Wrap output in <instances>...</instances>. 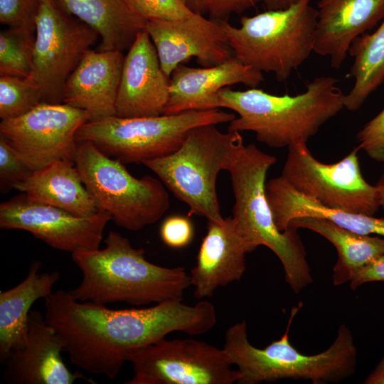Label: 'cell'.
<instances>
[{
  "instance_id": "ab89813d",
  "label": "cell",
  "mask_w": 384,
  "mask_h": 384,
  "mask_svg": "<svg viewBox=\"0 0 384 384\" xmlns=\"http://www.w3.org/2000/svg\"><path fill=\"white\" fill-rule=\"evenodd\" d=\"M378 188L380 208H384V174H383L375 185Z\"/></svg>"
},
{
  "instance_id": "7a4b0ae2",
  "label": "cell",
  "mask_w": 384,
  "mask_h": 384,
  "mask_svg": "<svg viewBox=\"0 0 384 384\" xmlns=\"http://www.w3.org/2000/svg\"><path fill=\"white\" fill-rule=\"evenodd\" d=\"M102 249L81 250L72 259L82 273L79 285L70 291L81 302H125L134 306L182 301L190 287V274L183 267H167L145 257L126 237L109 231Z\"/></svg>"
},
{
  "instance_id": "3957f363",
  "label": "cell",
  "mask_w": 384,
  "mask_h": 384,
  "mask_svg": "<svg viewBox=\"0 0 384 384\" xmlns=\"http://www.w3.org/2000/svg\"><path fill=\"white\" fill-rule=\"evenodd\" d=\"M332 76H320L296 95H276L257 87L218 94V107L236 112L228 130L252 132L259 142L271 148L307 142L330 119L344 108L345 94Z\"/></svg>"
},
{
  "instance_id": "836d02e7",
  "label": "cell",
  "mask_w": 384,
  "mask_h": 384,
  "mask_svg": "<svg viewBox=\"0 0 384 384\" xmlns=\"http://www.w3.org/2000/svg\"><path fill=\"white\" fill-rule=\"evenodd\" d=\"M194 228L191 221L186 217L174 215L166 218L160 228L162 242L171 248H182L193 240Z\"/></svg>"
},
{
  "instance_id": "7402d4cb",
  "label": "cell",
  "mask_w": 384,
  "mask_h": 384,
  "mask_svg": "<svg viewBox=\"0 0 384 384\" xmlns=\"http://www.w3.org/2000/svg\"><path fill=\"white\" fill-rule=\"evenodd\" d=\"M266 194L278 229H288L289 223L299 217L327 219L350 231L384 237V218L324 206L295 190L281 176L266 182Z\"/></svg>"
},
{
  "instance_id": "8992f818",
  "label": "cell",
  "mask_w": 384,
  "mask_h": 384,
  "mask_svg": "<svg viewBox=\"0 0 384 384\" xmlns=\"http://www.w3.org/2000/svg\"><path fill=\"white\" fill-rule=\"evenodd\" d=\"M244 144L239 132H223L215 124L201 125L188 132L175 151L143 164L188 206L189 215L221 222L217 178L220 171L229 170Z\"/></svg>"
},
{
  "instance_id": "e575fe53",
  "label": "cell",
  "mask_w": 384,
  "mask_h": 384,
  "mask_svg": "<svg viewBox=\"0 0 384 384\" xmlns=\"http://www.w3.org/2000/svg\"><path fill=\"white\" fill-rule=\"evenodd\" d=\"M263 0H210L208 14L213 19L226 21L230 14H240Z\"/></svg>"
},
{
  "instance_id": "5bb4252c",
  "label": "cell",
  "mask_w": 384,
  "mask_h": 384,
  "mask_svg": "<svg viewBox=\"0 0 384 384\" xmlns=\"http://www.w3.org/2000/svg\"><path fill=\"white\" fill-rule=\"evenodd\" d=\"M112 216L100 210L90 217L75 215L34 201L22 193L0 204V228L31 233L51 247L73 253L100 248Z\"/></svg>"
},
{
  "instance_id": "e0dca14e",
  "label": "cell",
  "mask_w": 384,
  "mask_h": 384,
  "mask_svg": "<svg viewBox=\"0 0 384 384\" xmlns=\"http://www.w3.org/2000/svg\"><path fill=\"white\" fill-rule=\"evenodd\" d=\"M63 343L39 311H31L24 342L13 349L4 364L10 384H72L82 378L63 360Z\"/></svg>"
},
{
  "instance_id": "ffe728a7",
  "label": "cell",
  "mask_w": 384,
  "mask_h": 384,
  "mask_svg": "<svg viewBox=\"0 0 384 384\" xmlns=\"http://www.w3.org/2000/svg\"><path fill=\"white\" fill-rule=\"evenodd\" d=\"M314 53L340 68L353 42L384 18V0H316Z\"/></svg>"
},
{
  "instance_id": "74e56055",
  "label": "cell",
  "mask_w": 384,
  "mask_h": 384,
  "mask_svg": "<svg viewBox=\"0 0 384 384\" xmlns=\"http://www.w3.org/2000/svg\"><path fill=\"white\" fill-rule=\"evenodd\" d=\"M187 7L194 14L208 13L210 0H183Z\"/></svg>"
},
{
  "instance_id": "f546056e",
  "label": "cell",
  "mask_w": 384,
  "mask_h": 384,
  "mask_svg": "<svg viewBox=\"0 0 384 384\" xmlns=\"http://www.w3.org/2000/svg\"><path fill=\"white\" fill-rule=\"evenodd\" d=\"M40 0H0V22L35 36Z\"/></svg>"
},
{
  "instance_id": "9a60e30c",
  "label": "cell",
  "mask_w": 384,
  "mask_h": 384,
  "mask_svg": "<svg viewBox=\"0 0 384 384\" xmlns=\"http://www.w3.org/2000/svg\"><path fill=\"white\" fill-rule=\"evenodd\" d=\"M144 29L169 77L176 67L191 58L207 67L233 56L220 21L208 19L201 14H193L176 20L149 21Z\"/></svg>"
},
{
  "instance_id": "ba28073f",
  "label": "cell",
  "mask_w": 384,
  "mask_h": 384,
  "mask_svg": "<svg viewBox=\"0 0 384 384\" xmlns=\"http://www.w3.org/2000/svg\"><path fill=\"white\" fill-rule=\"evenodd\" d=\"M235 117L233 112L220 109L154 117L112 116L85 123L76 134V141L90 142L123 164H144L175 151L193 128L230 123Z\"/></svg>"
},
{
  "instance_id": "9c48e42d",
  "label": "cell",
  "mask_w": 384,
  "mask_h": 384,
  "mask_svg": "<svg viewBox=\"0 0 384 384\" xmlns=\"http://www.w3.org/2000/svg\"><path fill=\"white\" fill-rule=\"evenodd\" d=\"M75 165L100 210L115 223L137 231L159 220L170 206L167 188L158 178H136L124 164L100 151L90 142H78Z\"/></svg>"
},
{
  "instance_id": "d6986e66",
  "label": "cell",
  "mask_w": 384,
  "mask_h": 384,
  "mask_svg": "<svg viewBox=\"0 0 384 384\" xmlns=\"http://www.w3.org/2000/svg\"><path fill=\"white\" fill-rule=\"evenodd\" d=\"M251 252L232 217L221 222L207 220L206 233L189 274L194 297H212L218 288L240 280L246 269V254Z\"/></svg>"
},
{
  "instance_id": "4316f807",
  "label": "cell",
  "mask_w": 384,
  "mask_h": 384,
  "mask_svg": "<svg viewBox=\"0 0 384 384\" xmlns=\"http://www.w3.org/2000/svg\"><path fill=\"white\" fill-rule=\"evenodd\" d=\"M348 54L353 58L350 75L354 83L345 95L344 107L353 112L384 82V18L374 32L358 37Z\"/></svg>"
},
{
  "instance_id": "d6a6232c",
  "label": "cell",
  "mask_w": 384,
  "mask_h": 384,
  "mask_svg": "<svg viewBox=\"0 0 384 384\" xmlns=\"http://www.w3.org/2000/svg\"><path fill=\"white\" fill-rule=\"evenodd\" d=\"M358 150L372 159L384 162V109L368 122L356 135Z\"/></svg>"
},
{
  "instance_id": "603a6c76",
  "label": "cell",
  "mask_w": 384,
  "mask_h": 384,
  "mask_svg": "<svg viewBox=\"0 0 384 384\" xmlns=\"http://www.w3.org/2000/svg\"><path fill=\"white\" fill-rule=\"evenodd\" d=\"M14 188L30 199L57 207L75 215L90 217L100 211L83 183L75 161L60 160L34 171Z\"/></svg>"
},
{
  "instance_id": "30bf717a",
  "label": "cell",
  "mask_w": 384,
  "mask_h": 384,
  "mask_svg": "<svg viewBox=\"0 0 384 384\" xmlns=\"http://www.w3.org/2000/svg\"><path fill=\"white\" fill-rule=\"evenodd\" d=\"M306 142L287 147L281 176L299 193L326 207L373 215L379 209L376 186L368 183L360 168L356 147L333 164L317 160Z\"/></svg>"
},
{
  "instance_id": "1f68e13d",
  "label": "cell",
  "mask_w": 384,
  "mask_h": 384,
  "mask_svg": "<svg viewBox=\"0 0 384 384\" xmlns=\"http://www.w3.org/2000/svg\"><path fill=\"white\" fill-rule=\"evenodd\" d=\"M33 171L28 164L0 136L1 192L5 193L14 188L16 183L27 178Z\"/></svg>"
},
{
  "instance_id": "ac0fdd59",
  "label": "cell",
  "mask_w": 384,
  "mask_h": 384,
  "mask_svg": "<svg viewBox=\"0 0 384 384\" xmlns=\"http://www.w3.org/2000/svg\"><path fill=\"white\" fill-rule=\"evenodd\" d=\"M263 80L262 72L234 55L221 63L204 68L181 64L170 76L169 95L164 114L219 109L218 94L222 89L237 84L255 88Z\"/></svg>"
},
{
  "instance_id": "4fadbf2b",
  "label": "cell",
  "mask_w": 384,
  "mask_h": 384,
  "mask_svg": "<svg viewBox=\"0 0 384 384\" xmlns=\"http://www.w3.org/2000/svg\"><path fill=\"white\" fill-rule=\"evenodd\" d=\"M84 110L65 103L41 102L26 114L1 120L0 136L36 171L60 160L75 161Z\"/></svg>"
},
{
  "instance_id": "484cf974",
  "label": "cell",
  "mask_w": 384,
  "mask_h": 384,
  "mask_svg": "<svg viewBox=\"0 0 384 384\" xmlns=\"http://www.w3.org/2000/svg\"><path fill=\"white\" fill-rule=\"evenodd\" d=\"M289 228L310 230L334 246L338 253L332 274L336 286L349 282L356 270L384 255V237L361 235L325 218H297L290 221Z\"/></svg>"
},
{
  "instance_id": "d590c367",
  "label": "cell",
  "mask_w": 384,
  "mask_h": 384,
  "mask_svg": "<svg viewBox=\"0 0 384 384\" xmlns=\"http://www.w3.org/2000/svg\"><path fill=\"white\" fill-rule=\"evenodd\" d=\"M384 282V255L356 270L349 282L352 289L368 282Z\"/></svg>"
},
{
  "instance_id": "277c9868",
  "label": "cell",
  "mask_w": 384,
  "mask_h": 384,
  "mask_svg": "<svg viewBox=\"0 0 384 384\" xmlns=\"http://www.w3.org/2000/svg\"><path fill=\"white\" fill-rule=\"evenodd\" d=\"M302 304L294 306L287 329L278 340L262 348L248 339L245 320L225 331L223 349L237 366L238 384H257L282 379L306 380L314 384L336 383L351 377L357 363V348L351 330L341 324L332 344L324 351L306 355L289 340L292 323Z\"/></svg>"
},
{
  "instance_id": "44dd1931",
  "label": "cell",
  "mask_w": 384,
  "mask_h": 384,
  "mask_svg": "<svg viewBox=\"0 0 384 384\" xmlns=\"http://www.w3.org/2000/svg\"><path fill=\"white\" fill-rule=\"evenodd\" d=\"M124 58L119 50H90L68 78L63 103L85 111L89 121L115 116Z\"/></svg>"
},
{
  "instance_id": "8fae6325",
  "label": "cell",
  "mask_w": 384,
  "mask_h": 384,
  "mask_svg": "<svg viewBox=\"0 0 384 384\" xmlns=\"http://www.w3.org/2000/svg\"><path fill=\"white\" fill-rule=\"evenodd\" d=\"M127 384H233L240 375L222 348L193 338H161L132 351Z\"/></svg>"
},
{
  "instance_id": "d4e9b609",
  "label": "cell",
  "mask_w": 384,
  "mask_h": 384,
  "mask_svg": "<svg viewBox=\"0 0 384 384\" xmlns=\"http://www.w3.org/2000/svg\"><path fill=\"white\" fill-rule=\"evenodd\" d=\"M41 268L40 262H33L21 283L0 292V361L3 364L11 351L23 343L33 303L52 294L60 279L58 272H41Z\"/></svg>"
},
{
  "instance_id": "cb8c5ba5",
  "label": "cell",
  "mask_w": 384,
  "mask_h": 384,
  "mask_svg": "<svg viewBox=\"0 0 384 384\" xmlns=\"http://www.w3.org/2000/svg\"><path fill=\"white\" fill-rule=\"evenodd\" d=\"M63 12L93 28L100 50H128L146 21L125 0H52Z\"/></svg>"
},
{
  "instance_id": "4dcf8cb0",
  "label": "cell",
  "mask_w": 384,
  "mask_h": 384,
  "mask_svg": "<svg viewBox=\"0 0 384 384\" xmlns=\"http://www.w3.org/2000/svg\"><path fill=\"white\" fill-rule=\"evenodd\" d=\"M146 21L176 20L193 14L183 0H125Z\"/></svg>"
},
{
  "instance_id": "f1b7e54d",
  "label": "cell",
  "mask_w": 384,
  "mask_h": 384,
  "mask_svg": "<svg viewBox=\"0 0 384 384\" xmlns=\"http://www.w3.org/2000/svg\"><path fill=\"white\" fill-rule=\"evenodd\" d=\"M41 102L40 88L31 77L0 75L1 120L21 116Z\"/></svg>"
},
{
  "instance_id": "5b68a950",
  "label": "cell",
  "mask_w": 384,
  "mask_h": 384,
  "mask_svg": "<svg viewBox=\"0 0 384 384\" xmlns=\"http://www.w3.org/2000/svg\"><path fill=\"white\" fill-rule=\"evenodd\" d=\"M276 161L255 144H244L228 171L234 195L232 218L252 251L263 245L274 252L282 263L287 283L299 293L313 279L297 229L279 230L267 200V174Z\"/></svg>"
},
{
  "instance_id": "2e32d148",
  "label": "cell",
  "mask_w": 384,
  "mask_h": 384,
  "mask_svg": "<svg viewBox=\"0 0 384 384\" xmlns=\"http://www.w3.org/2000/svg\"><path fill=\"white\" fill-rule=\"evenodd\" d=\"M169 77L145 29L140 31L124 55L116 101L119 117L164 114L169 95Z\"/></svg>"
},
{
  "instance_id": "52a82bcc",
  "label": "cell",
  "mask_w": 384,
  "mask_h": 384,
  "mask_svg": "<svg viewBox=\"0 0 384 384\" xmlns=\"http://www.w3.org/2000/svg\"><path fill=\"white\" fill-rule=\"evenodd\" d=\"M312 0L242 16L239 26L220 21L233 55L278 81L289 78L314 52L317 12Z\"/></svg>"
},
{
  "instance_id": "f35d334b",
  "label": "cell",
  "mask_w": 384,
  "mask_h": 384,
  "mask_svg": "<svg viewBox=\"0 0 384 384\" xmlns=\"http://www.w3.org/2000/svg\"><path fill=\"white\" fill-rule=\"evenodd\" d=\"M298 0H263L268 10L285 9Z\"/></svg>"
},
{
  "instance_id": "83f0119b",
  "label": "cell",
  "mask_w": 384,
  "mask_h": 384,
  "mask_svg": "<svg viewBox=\"0 0 384 384\" xmlns=\"http://www.w3.org/2000/svg\"><path fill=\"white\" fill-rule=\"evenodd\" d=\"M35 36L7 28L0 32V75L28 77Z\"/></svg>"
},
{
  "instance_id": "7c38bea8",
  "label": "cell",
  "mask_w": 384,
  "mask_h": 384,
  "mask_svg": "<svg viewBox=\"0 0 384 384\" xmlns=\"http://www.w3.org/2000/svg\"><path fill=\"white\" fill-rule=\"evenodd\" d=\"M99 38L93 28L52 0H40L29 77L39 87L42 102L63 103L68 78Z\"/></svg>"
},
{
  "instance_id": "8d00e7d4",
  "label": "cell",
  "mask_w": 384,
  "mask_h": 384,
  "mask_svg": "<svg viewBox=\"0 0 384 384\" xmlns=\"http://www.w3.org/2000/svg\"><path fill=\"white\" fill-rule=\"evenodd\" d=\"M364 384H384V356L366 377Z\"/></svg>"
},
{
  "instance_id": "6da1fadb",
  "label": "cell",
  "mask_w": 384,
  "mask_h": 384,
  "mask_svg": "<svg viewBox=\"0 0 384 384\" xmlns=\"http://www.w3.org/2000/svg\"><path fill=\"white\" fill-rule=\"evenodd\" d=\"M45 318L55 330L70 361L92 374L117 376L129 353L171 332L198 336L217 322L214 305L166 301L150 307L111 309L106 304L77 300L63 289L45 299Z\"/></svg>"
}]
</instances>
